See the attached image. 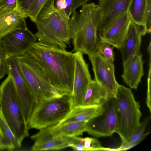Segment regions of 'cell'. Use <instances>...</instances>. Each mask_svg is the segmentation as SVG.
I'll use <instances>...</instances> for the list:
<instances>
[{
  "label": "cell",
  "instance_id": "cell-1",
  "mask_svg": "<svg viewBox=\"0 0 151 151\" xmlns=\"http://www.w3.org/2000/svg\"><path fill=\"white\" fill-rule=\"evenodd\" d=\"M26 52L40 67L59 93L72 96L74 53L39 42Z\"/></svg>",
  "mask_w": 151,
  "mask_h": 151
},
{
  "label": "cell",
  "instance_id": "cell-2",
  "mask_svg": "<svg viewBox=\"0 0 151 151\" xmlns=\"http://www.w3.org/2000/svg\"><path fill=\"white\" fill-rule=\"evenodd\" d=\"M69 20L73 48L72 51L88 56L97 52L101 42L98 33L101 13L98 5L86 3L79 12L75 11Z\"/></svg>",
  "mask_w": 151,
  "mask_h": 151
},
{
  "label": "cell",
  "instance_id": "cell-3",
  "mask_svg": "<svg viewBox=\"0 0 151 151\" xmlns=\"http://www.w3.org/2000/svg\"><path fill=\"white\" fill-rule=\"evenodd\" d=\"M55 0H50L42 7L35 22L34 34L39 42L66 49L72 39L69 20L64 11L55 7Z\"/></svg>",
  "mask_w": 151,
  "mask_h": 151
},
{
  "label": "cell",
  "instance_id": "cell-4",
  "mask_svg": "<svg viewBox=\"0 0 151 151\" xmlns=\"http://www.w3.org/2000/svg\"><path fill=\"white\" fill-rule=\"evenodd\" d=\"M74 107L72 96L63 94L36 101L27 125L41 130L58 124Z\"/></svg>",
  "mask_w": 151,
  "mask_h": 151
},
{
  "label": "cell",
  "instance_id": "cell-5",
  "mask_svg": "<svg viewBox=\"0 0 151 151\" xmlns=\"http://www.w3.org/2000/svg\"><path fill=\"white\" fill-rule=\"evenodd\" d=\"M114 98L118 119L115 132L123 143L140 125L142 114L139 102L135 100L130 89L119 84Z\"/></svg>",
  "mask_w": 151,
  "mask_h": 151
},
{
  "label": "cell",
  "instance_id": "cell-6",
  "mask_svg": "<svg viewBox=\"0 0 151 151\" xmlns=\"http://www.w3.org/2000/svg\"><path fill=\"white\" fill-rule=\"evenodd\" d=\"M0 105L5 119L21 147L23 139L29 136V129L9 76L0 85Z\"/></svg>",
  "mask_w": 151,
  "mask_h": 151
},
{
  "label": "cell",
  "instance_id": "cell-7",
  "mask_svg": "<svg viewBox=\"0 0 151 151\" xmlns=\"http://www.w3.org/2000/svg\"><path fill=\"white\" fill-rule=\"evenodd\" d=\"M22 72L36 101L58 97L57 91L40 67L25 52L17 56Z\"/></svg>",
  "mask_w": 151,
  "mask_h": 151
},
{
  "label": "cell",
  "instance_id": "cell-8",
  "mask_svg": "<svg viewBox=\"0 0 151 151\" xmlns=\"http://www.w3.org/2000/svg\"><path fill=\"white\" fill-rule=\"evenodd\" d=\"M6 65V74L12 80L17 97L27 125L36 99L22 72L17 56L8 57Z\"/></svg>",
  "mask_w": 151,
  "mask_h": 151
},
{
  "label": "cell",
  "instance_id": "cell-9",
  "mask_svg": "<svg viewBox=\"0 0 151 151\" xmlns=\"http://www.w3.org/2000/svg\"><path fill=\"white\" fill-rule=\"evenodd\" d=\"M102 105V111L87 123L86 132L96 137L110 136L115 132L117 127L114 97L109 98Z\"/></svg>",
  "mask_w": 151,
  "mask_h": 151
},
{
  "label": "cell",
  "instance_id": "cell-10",
  "mask_svg": "<svg viewBox=\"0 0 151 151\" xmlns=\"http://www.w3.org/2000/svg\"><path fill=\"white\" fill-rule=\"evenodd\" d=\"M88 56L94 79L107 90L110 97H115L119 84L115 78L114 63L107 61L97 52Z\"/></svg>",
  "mask_w": 151,
  "mask_h": 151
},
{
  "label": "cell",
  "instance_id": "cell-11",
  "mask_svg": "<svg viewBox=\"0 0 151 151\" xmlns=\"http://www.w3.org/2000/svg\"><path fill=\"white\" fill-rule=\"evenodd\" d=\"M37 40L34 34L27 27L8 34L0 40V43L8 57L17 56L26 52Z\"/></svg>",
  "mask_w": 151,
  "mask_h": 151
},
{
  "label": "cell",
  "instance_id": "cell-12",
  "mask_svg": "<svg viewBox=\"0 0 151 151\" xmlns=\"http://www.w3.org/2000/svg\"><path fill=\"white\" fill-rule=\"evenodd\" d=\"M75 69L72 96L74 107L81 106L88 85L92 80L88 64L83 54L75 52Z\"/></svg>",
  "mask_w": 151,
  "mask_h": 151
},
{
  "label": "cell",
  "instance_id": "cell-13",
  "mask_svg": "<svg viewBox=\"0 0 151 151\" xmlns=\"http://www.w3.org/2000/svg\"><path fill=\"white\" fill-rule=\"evenodd\" d=\"M131 22L128 10L122 14L106 29L99 35L101 42L119 49L127 34Z\"/></svg>",
  "mask_w": 151,
  "mask_h": 151
},
{
  "label": "cell",
  "instance_id": "cell-14",
  "mask_svg": "<svg viewBox=\"0 0 151 151\" xmlns=\"http://www.w3.org/2000/svg\"><path fill=\"white\" fill-rule=\"evenodd\" d=\"M132 0H98L101 17L98 35L110 26L122 13L127 10Z\"/></svg>",
  "mask_w": 151,
  "mask_h": 151
},
{
  "label": "cell",
  "instance_id": "cell-15",
  "mask_svg": "<svg viewBox=\"0 0 151 151\" xmlns=\"http://www.w3.org/2000/svg\"><path fill=\"white\" fill-rule=\"evenodd\" d=\"M88 121L56 124L40 130L31 137L35 140L41 138H54L62 137H73L82 135L86 132Z\"/></svg>",
  "mask_w": 151,
  "mask_h": 151
},
{
  "label": "cell",
  "instance_id": "cell-16",
  "mask_svg": "<svg viewBox=\"0 0 151 151\" xmlns=\"http://www.w3.org/2000/svg\"><path fill=\"white\" fill-rule=\"evenodd\" d=\"M144 35L143 27L131 21L125 39L119 49L121 53L123 67L132 56L140 51L142 36Z\"/></svg>",
  "mask_w": 151,
  "mask_h": 151
},
{
  "label": "cell",
  "instance_id": "cell-17",
  "mask_svg": "<svg viewBox=\"0 0 151 151\" xmlns=\"http://www.w3.org/2000/svg\"><path fill=\"white\" fill-rule=\"evenodd\" d=\"M142 55L138 52L123 67L122 77L124 82L131 89H136L144 75Z\"/></svg>",
  "mask_w": 151,
  "mask_h": 151
},
{
  "label": "cell",
  "instance_id": "cell-18",
  "mask_svg": "<svg viewBox=\"0 0 151 151\" xmlns=\"http://www.w3.org/2000/svg\"><path fill=\"white\" fill-rule=\"evenodd\" d=\"M25 17L18 9H0V40L16 29L27 27Z\"/></svg>",
  "mask_w": 151,
  "mask_h": 151
},
{
  "label": "cell",
  "instance_id": "cell-19",
  "mask_svg": "<svg viewBox=\"0 0 151 151\" xmlns=\"http://www.w3.org/2000/svg\"><path fill=\"white\" fill-rule=\"evenodd\" d=\"M110 97L107 90L94 79L88 85L81 106H102Z\"/></svg>",
  "mask_w": 151,
  "mask_h": 151
},
{
  "label": "cell",
  "instance_id": "cell-20",
  "mask_svg": "<svg viewBox=\"0 0 151 151\" xmlns=\"http://www.w3.org/2000/svg\"><path fill=\"white\" fill-rule=\"evenodd\" d=\"M103 109L102 105L74 107L67 116L57 124L88 121L100 114Z\"/></svg>",
  "mask_w": 151,
  "mask_h": 151
},
{
  "label": "cell",
  "instance_id": "cell-21",
  "mask_svg": "<svg viewBox=\"0 0 151 151\" xmlns=\"http://www.w3.org/2000/svg\"><path fill=\"white\" fill-rule=\"evenodd\" d=\"M31 150H58L69 147L71 137H62L54 138H41L36 139Z\"/></svg>",
  "mask_w": 151,
  "mask_h": 151
},
{
  "label": "cell",
  "instance_id": "cell-22",
  "mask_svg": "<svg viewBox=\"0 0 151 151\" xmlns=\"http://www.w3.org/2000/svg\"><path fill=\"white\" fill-rule=\"evenodd\" d=\"M151 119V116H147L135 129L132 135L126 142L122 143L116 151L125 150L133 147L142 141L147 134H144L146 127Z\"/></svg>",
  "mask_w": 151,
  "mask_h": 151
},
{
  "label": "cell",
  "instance_id": "cell-23",
  "mask_svg": "<svg viewBox=\"0 0 151 151\" xmlns=\"http://www.w3.org/2000/svg\"><path fill=\"white\" fill-rule=\"evenodd\" d=\"M0 127L2 134L1 150H12L21 147L7 123L1 111L0 118Z\"/></svg>",
  "mask_w": 151,
  "mask_h": 151
},
{
  "label": "cell",
  "instance_id": "cell-24",
  "mask_svg": "<svg viewBox=\"0 0 151 151\" xmlns=\"http://www.w3.org/2000/svg\"><path fill=\"white\" fill-rule=\"evenodd\" d=\"M146 0H132L128 9L131 21L142 26L145 24Z\"/></svg>",
  "mask_w": 151,
  "mask_h": 151
},
{
  "label": "cell",
  "instance_id": "cell-25",
  "mask_svg": "<svg viewBox=\"0 0 151 151\" xmlns=\"http://www.w3.org/2000/svg\"><path fill=\"white\" fill-rule=\"evenodd\" d=\"M114 47L104 42L99 44L97 49V52L108 61L114 63Z\"/></svg>",
  "mask_w": 151,
  "mask_h": 151
},
{
  "label": "cell",
  "instance_id": "cell-26",
  "mask_svg": "<svg viewBox=\"0 0 151 151\" xmlns=\"http://www.w3.org/2000/svg\"><path fill=\"white\" fill-rule=\"evenodd\" d=\"M50 0H35L29 9L27 16L35 22L40 11L44 6Z\"/></svg>",
  "mask_w": 151,
  "mask_h": 151
},
{
  "label": "cell",
  "instance_id": "cell-27",
  "mask_svg": "<svg viewBox=\"0 0 151 151\" xmlns=\"http://www.w3.org/2000/svg\"><path fill=\"white\" fill-rule=\"evenodd\" d=\"M84 150H114V149L102 147L99 141L96 138L86 137L84 138Z\"/></svg>",
  "mask_w": 151,
  "mask_h": 151
},
{
  "label": "cell",
  "instance_id": "cell-28",
  "mask_svg": "<svg viewBox=\"0 0 151 151\" xmlns=\"http://www.w3.org/2000/svg\"><path fill=\"white\" fill-rule=\"evenodd\" d=\"M151 31V0H146L145 14V24L143 28L144 35Z\"/></svg>",
  "mask_w": 151,
  "mask_h": 151
},
{
  "label": "cell",
  "instance_id": "cell-29",
  "mask_svg": "<svg viewBox=\"0 0 151 151\" xmlns=\"http://www.w3.org/2000/svg\"><path fill=\"white\" fill-rule=\"evenodd\" d=\"M8 57L1 45L0 40V80L6 74L7 60Z\"/></svg>",
  "mask_w": 151,
  "mask_h": 151
},
{
  "label": "cell",
  "instance_id": "cell-30",
  "mask_svg": "<svg viewBox=\"0 0 151 151\" xmlns=\"http://www.w3.org/2000/svg\"><path fill=\"white\" fill-rule=\"evenodd\" d=\"M35 0H17V9L23 14L26 18L28 17V12Z\"/></svg>",
  "mask_w": 151,
  "mask_h": 151
},
{
  "label": "cell",
  "instance_id": "cell-31",
  "mask_svg": "<svg viewBox=\"0 0 151 151\" xmlns=\"http://www.w3.org/2000/svg\"><path fill=\"white\" fill-rule=\"evenodd\" d=\"M149 70L147 79V90L146 99V104L149 109L150 113H151V60H149Z\"/></svg>",
  "mask_w": 151,
  "mask_h": 151
},
{
  "label": "cell",
  "instance_id": "cell-32",
  "mask_svg": "<svg viewBox=\"0 0 151 151\" xmlns=\"http://www.w3.org/2000/svg\"><path fill=\"white\" fill-rule=\"evenodd\" d=\"M0 9L14 10L17 9V0H1Z\"/></svg>",
  "mask_w": 151,
  "mask_h": 151
},
{
  "label": "cell",
  "instance_id": "cell-33",
  "mask_svg": "<svg viewBox=\"0 0 151 151\" xmlns=\"http://www.w3.org/2000/svg\"><path fill=\"white\" fill-rule=\"evenodd\" d=\"M55 6L57 9L64 11L66 7L65 0H56Z\"/></svg>",
  "mask_w": 151,
  "mask_h": 151
},
{
  "label": "cell",
  "instance_id": "cell-34",
  "mask_svg": "<svg viewBox=\"0 0 151 151\" xmlns=\"http://www.w3.org/2000/svg\"><path fill=\"white\" fill-rule=\"evenodd\" d=\"M66 5V7L64 10V12L68 18H70V9L73 0H65Z\"/></svg>",
  "mask_w": 151,
  "mask_h": 151
},
{
  "label": "cell",
  "instance_id": "cell-35",
  "mask_svg": "<svg viewBox=\"0 0 151 151\" xmlns=\"http://www.w3.org/2000/svg\"><path fill=\"white\" fill-rule=\"evenodd\" d=\"M90 0H73L72 5L75 7L78 8L87 3Z\"/></svg>",
  "mask_w": 151,
  "mask_h": 151
},
{
  "label": "cell",
  "instance_id": "cell-36",
  "mask_svg": "<svg viewBox=\"0 0 151 151\" xmlns=\"http://www.w3.org/2000/svg\"><path fill=\"white\" fill-rule=\"evenodd\" d=\"M2 134L0 127V150H1L2 147Z\"/></svg>",
  "mask_w": 151,
  "mask_h": 151
},
{
  "label": "cell",
  "instance_id": "cell-37",
  "mask_svg": "<svg viewBox=\"0 0 151 151\" xmlns=\"http://www.w3.org/2000/svg\"><path fill=\"white\" fill-rule=\"evenodd\" d=\"M1 110L0 107V118L1 117Z\"/></svg>",
  "mask_w": 151,
  "mask_h": 151
},
{
  "label": "cell",
  "instance_id": "cell-38",
  "mask_svg": "<svg viewBox=\"0 0 151 151\" xmlns=\"http://www.w3.org/2000/svg\"><path fill=\"white\" fill-rule=\"evenodd\" d=\"M1 0H0V1H1Z\"/></svg>",
  "mask_w": 151,
  "mask_h": 151
}]
</instances>
